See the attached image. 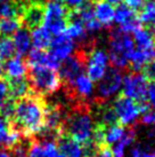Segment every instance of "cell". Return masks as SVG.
Wrapping results in <instances>:
<instances>
[{"label": "cell", "instance_id": "13", "mask_svg": "<svg viewBox=\"0 0 155 157\" xmlns=\"http://www.w3.org/2000/svg\"><path fill=\"white\" fill-rule=\"evenodd\" d=\"M114 22L119 25L120 29L129 33L137 29L138 26H140V22L136 12L128 6L121 4H119L114 10Z\"/></svg>", "mask_w": 155, "mask_h": 157}, {"label": "cell", "instance_id": "1", "mask_svg": "<svg viewBox=\"0 0 155 157\" xmlns=\"http://www.w3.org/2000/svg\"><path fill=\"white\" fill-rule=\"evenodd\" d=\"M46 109V98L31 93L15 100L14 116L9 122L22 136H33L43 128Z\"/></svg>", "mask_w": 155, "mask_h": 157}, {"label": "cell", "instance_id": "17", "mask_svg": "<svg viewBox=\"0 0 155 157\" xmlns=\"http://www.w3.org/2000/svg\"><path fill=\"white\" fill-rule=\"evenodd\" d=\"M94 15L99 24L105 28H111L114 23V6L106 0H96L94 5Z\"/></svg>", "mask_w": 155, "mask_h": 157}, {"label": "cell", "instance_id": "40", "mask_svg": "<svg viewBox=\"0 0 155 157\" xmlns=\"http://www.w3.org/2000/svg\"><path fill=\"white\" fill-rule=\"evenodd\" d=\"M154 31H155V29H154ZM154 35H155V32H154Z\"/></svg>", "mask_w": 155, "mask_h": 157}, {"label": "cell", "instance_id": "25", "mask_svg": "<svg viewBox=\"0 0 155 157\" xmlns=\"http://www.w3.org/2000/svg\"><path fill=\"white\" fill-rule=\"evenodd\" d=\"M31 39H32V45L34 46V48L46 49L47 47H49V44L52 41V35L43 26H40L32 31Z\"/></svg>", "mask_w": 155, "mask_h": 157}, {"label": "cell", "instance_id": "9", "mask_svg": "<svg viewBox=\"0 0 155 157\" xmlns=\"http://www.w3.org/2000/svg\"><path fill=\"white\" fill-rule=\"evenodd\" d=\"M147 79L142 72H128L122 80V95L130 98L138 103H146Z\"/></svg>", "mask_w": 155, "mask_h": 157}, {"label": "cell", "instance_id": "26", "mask_svg": "<svg viewBox=\"0 0 155 157\" xmlns=\"http://www.w3.org/2000/svg\"><path fill=\"white\" fill-rule=\"evenodd\" d=\"M125 128L120 124H115L112 126L105 127L104 132V142L105 144H114L124 135Z\"/></svg>", "mask_w": 155, "mask_h": 157}, {"label": "cell", "instance_id": "11", "mask_svg": "<svg viewBox=\"0 0 155 157\" xmlns=\"http://www.w3.org/2000/svg\"><path fill=\"white\" fill-rule=\"evenodd\" d=\"M45 17V2L31 1L21 15V24L29 31H33L43 24Z\"/></svg>", "mask_w": 155, "mask_h": 157}, {"label": "cell", "instance_id": "35", "mask_svg": "<svg viewBox=\"0 0 155 157\" xmlns=\"http://www.w3.org/2000/svg\"><path fill=\"white\" fill-rule=\"evenodd\" d=\"M5 77V70H4V62H2V59L0 57V78Z\"/></svg>", "mask_w": 155, "mask_h": 157}, {"label": "cell", "instance_id": "12", "mask_svg": "<svg viewBox=\"0 0 155 157\" xmlns=\"http://www.w3.org/2000/svg\"><path fill=\"white\" fill-rule=\"evenodd\" d=\"M75 48L77 46L73 40L65 33H62V35L55 36V38L52 39L50 44H49V52L48 53L60 63L64 59L70 56L71 54H73Z\"/></svg>", "mask_w": 155, "mask_h": 157}, {"label": "cell", "instance_id": "27", "mask_svg": "<svg viewBox=\"0 0 155 157\" xmlns=\"http://www.w3.org/2000/svg\"><path fill=\"white\" fill-rule=\"evenodd\" d=\"M22 26L21 20L17 17L1 18L0 20V35L10 37Z\"/></svg>", "mask_w": 155, "mask_h": 157}, {"label": "cell", "instance_id": "37", "mask_svg": "<svg viewBox=\"0 0 155 157\" xmlns=\"http://www.w3.org/2000/svg\"><path fill=\"white\" fill-rule=\"evenodd\" d=\"M106 1H108L110 4H112V5H119V4H121V1H123V0H106Z\"/></svg>", "mask_w": 155, "mask_h": 157}, {"label": "cell", "instance_id": "31", "mask_svg": "<svg viewBox=\"0 0 155 157\" xmlns=\"http://www.w3.org/2000/svg\"><path fill=\"white\" fill-rule=\"evenodd\" d=\"M8 87H7V83L6 79L0 78V108L2 107L4 102L8 99Z\"/></svg>", "mask_w": 155, "mask_h": 157}, {"label": "cell", "instance_id": "8", "mask_svg": "<svg viewBox=\"0 0 155 157\" xmlns=\"http://www.w3.org/2000/svg\"><path fill=\"white\" fill-rule=\"evenodd\" d=\"M112 107L117 117V122L122 126H134L136 125L138 118L142 115L140 105L135 100L124 95L116 96L113 101Z\"/></svg>", "mask_w": 155, "mask_h": 157}, {"label": "cell", "instance_id": "16", "mask_svg": "<svg viewBox=\"0 0 155 157\" xmlns=\"http://www.w3.org/2000/svg\"><path fill=\"white\" fill-rule=\"evenodd\" d=\"M22 138L8 119L0 115V150H9Z\"/></svg>", "mask_w": 155, "mask_h": 157}, {"label": "cell", "instance_id": "3", "mask_svg": "<svg viewBox=\"0 0 155 157\" xmlns=\"http://www.w3.org/2000/svg\"><path fill=\"white\" fill-rule=\"evenodd\" d=\"M107 39L108 61L116 69L127 70L129 68V59L135 51L131 35L120 28H115L110 31Z\"/></svg>", "mask_w": 155, "mask_h": 157}, {"label": "cell", "instance_id": "7", "mask_svg": "<svg viewBox=\"0 0 155 157\" xmlns=\"http://www.w3.org/2000/svg\"><path fill=\"white\" fill-rule=\"evenodd\" d=\"M88 54L89 53L87 51L77 47L73 54L60 62L58 67V75L62 80V86H69L75 80L78 76L85 74Z\"/></svg>", "mask_w": 155, "mask_h": 157}, {"label": "cell", "instance_id": "28", "mask_svg": "<svg viewBox=\"0 0 155 157\" xmlns=\"http://www.w3.org/2000/svg\"><path fill=\"white\" fill-rule=\"evenodd\" d=\"M15 46L10 37L0 35V57L2 60H9L15 56Z\"/></svg>", "mask_w": 155, "mask_h": 157}, {"label": "cell", "instance_id": "19", "mask_svg": "<svg viewBox=\"0 0 155 157\" xmlns=\"http://www.w3.org/2000/svg\"><path fill=\"white\" fill-rule=\"evenodd\" d=\"M14 46L15 51L18 56L24 57L30 52L32 46V39H31V31L21 26L15 33H14Z\"/></svg>", "mask_w": 155, "mask_h": 157}, {"label": "cell", "instance_id": "24", "mask_svg": "<svg viewBox=\"0 0 155 157\" xmlns=\"http://www.w3.org/2000/svg\"><path fill=\"white\" fill-rule=\"evenodd\" d=\"M140 23L146 24L151 29H155V0H145V2L140 8V13L138 16Z\"/></svg>", "mask_w": 155, "mask_h": 157}, {"label": "cell", "instance_id": "14", "mask_svg": "<svg viewBox=\"0 0 155 157\" xmlns=\"http://www.w3.org/2000/svg\"><path fill=\"white\" fill-rule=\"evenodd\" d=\"M27 157H57L56 141L32 136Z\"/></svg>", "mask_w": 155, "mask_h": 157}, {"label": "cell", "instance_id": "38", "mask_svg": "<svg viewBox=\"0 0 155 157\" xmlns=\"http://www.w3.org/2000/svg\"><path fill=\"white\" fill-rule=\"evenodd\" d=\"M1 1H5V0H0V2H1Z\"/></svg>", "mask_w": 155, "mask_h": 157}, {"label": "cell", "instance_id": "22", "mask_svg": "<svg viewBox=\"0 0 155 157\" xmlns=\"http://www.w3.org/2000/svg\"><path fill=\"white\" fill-rule=\"evenodd\" d=\"M4 70L6 76L5 78H17L26 74L27 64L22 56L15 55L14 57L7 60L6 64H4Z\"/></svg>", "mask_w": 155, "mask_h": 157}, {"label": "cell", "instance_id": "33", "mask_svg": "<svg viewBox=\"0 0 155 157\" xmlns=\"http://www.w3.org/2000/svg\"><path fill=\"white\" fill-rule=\"evenodd\" d=\"M86 1L87 0H64V5L66 6V8L73 12V10L80 8Z\"/></svg>", "mask_w": 155, "mask_h": 157}, {"label": "cell", "instance_id": "23", "mask_svg": "<svg viewBox=\"0 0 155 157\" xmlns=\"http://www.w3.org/2000/svg\"><path fill=\"white\" fill-rule=\"evenodd\" d=\"M154 49H135L129 59V67L132 71L139 72L144 68V66L153 60Z\"/></svg>", "mask_w": 155, "mask_h": 157}, {"label": "cell", "instance_id": "34", "mask_svg": "<svg viewBox=\"0 0 155 157\" xmlns=\"http://www.w3.org/2000/svg\"><path fill=\"white\" fill-rule=\"evenodd\" d=\"M125 6H128L129 8H131L132 10H138L142 7V5L145 2V0H124Z\"/></svg>", "mask_w": 155, "mask_h": 157}, {"label": "cell", "instance_id": "15", "mask_svg": "<svg viewBox=\"0 0 155 157\" xmlns=\"http://www.w3.org/2000/svg\"><path fill=\"white\" fill-rule=\"evenodd\" d=\"M57 157H86L85 149L75 140L67 135H62L56 141Z\"/></svg>", "mask_w": 155, "mask_h": 157}, {"label": "cell", "instance_id": "6", "mask_svg": "<svg viewBox=\"0 0 155 157\" xmlns=\"http://www.w3.org/2000/svg\"><path fill=\"white\" fill-rule=\"evenodd\" d=\"M69 9L63 2L56 0H46L43 28L54 36L64 33L69 22Z\"/></svg>", "mask_w": 155, "mask_h": 157}, {"label": "cell", "instance_id": "30", "mask_svg": "<svg viewBox=\"0 0 155 157\" xmlns=\"http://www.w3.org/2000/svg\"><path fill=\"white\" fill-rule=\"evenodd\" d=\"M146 101L150 107H153V109L155 110V82H150L147 85Z\"/></svg>", "mask_w": 155, "mask_h": 157}, {"label": "cell", "instance_id": "20", "mask_svg": "<svg viewBox=\"0 0 155 157\" xmlns=\"http://www.w3.org/2000/svg\"><path fill=\"white\" fill-rule=\"evenodd\" d=\"M132 39L138 49H154L155 35L151 29L142 28V25L132 31Z\"/></svg>", "mask_w": 155, "mask_h": 157}, {"label": "cell", "instance_id": "29", "mask_svg": "<svg viewBox=\"0 0 155 157\" xmlns=\"http://www.w3.org/2000/svg\"><path fill=\"white\" fill-rule=\"evenodd\" d=\"M142 71L147 80L155 82V60H151L148 63H146Z\"/></svg>", "mask_w": 155, "mask_h": 157}, {"label": "cell", "instance_id": "2", "mask_svg": "<svg viewBox=\"0 0 155 157\" xmlns=\"http://www.w3.org/2000/svg\"><path fill=\"white\" fill-rule=\"evenodd\" d=\"M96 125L94 102H75L66 109L63 135H67L85 146L94 141Z\"/></svg>", "mask_w": 155, "mask_h": 157}, {"label": "cell", "instance_id": "32", "mask_svg": "<svg viewBox=\"0 0 155 157\" xmlns=\"http://www.w3.org/2000/svg\"><path fill=\"white\" fill-rule=\"evenodd\" d=\"M92 157H113V154L111 149L107 147V144H100Z\"/></svg>", "mask_w": 155, "mask_h": 157}, {"label": "cell", "instance_id": "10", "mask_svg": "<svg viewBox=\"0 0 155 157\" xmlns=\"http://www.w3.org/2000/svg\"><path fill=\"white\" fill-rule=\"evenodd\" d=\"M108 64V55L105 48H100L96 46L89 54L87 59L86 70L87 76L92 82H98L104 76L107 70Z\"/></svg>", "mask_w": 155, "mask_h": 157}, {"label": "cell", "instance_id": "21", "mask_svg": "<svg viewBox=\"0 0 155 157\" xmlns=\"http://www.w3.org/2000/svg\"><path fill=\"white\" fill-rule=\"evenodd\" d=\"M136 136H137L136 125L130 126L129 130H125L124 135L117 142L112 144L111 151L113 154V157H125V155H127V148L130 147V146H132Z\"/></svg>", "mask_w": 155, "mask_h": 157}, {"label": "cell", "instance_id": "36", "mask_svg": "<svg viewBox=\"0 0 155 157\" xmlns=\"http://www.w3.org/2000/svg\"><path fill=\"white\" fill-rule=\"evenodd\" d=\"M0 157H12L9 150H0Z\"/></svg>", "mask_w": 155, "mask_h": 157}, {"label": "cell", "instance_id": "39", "mask_svg": "<svg viewBox=\"0 0 155 157\" xmlns=\"http://www.w3.org/2000/svg\"><path fill=\"white\" fill-rule=\"evenodd\" d=\"M154 56H155V49H154Z\"/></svg>", "mask_w": 155, "mask_h": 157}, {"label": "cell", "instance_id": "4", "mask_svg": "<svg viewBox=\"0 0 155 157\" xmlns=\"http://www.w3.org/2000/svg\"><path fill=\"white\" fill-rule=\"evenodd\" d=\"M25 78L31 93L40 96H49L62 88V80L54 69L41 66H27Z\"/></svg>", "mask_w": 155, "mask_h": 157}, {"label": "cell", "instance_id": "18", "mask_svg": "<svg viewBox=\"0 0 155 157\" xmlns=\"http://www.w3.org/2000/svg\"><path fill=\"white\" fill-rule=\"evenodd\" d=\"M8 87V96L14 100H17L21 98L31 94V90L29 83L26 80L25 76L17 77V78H5Z\"/></svg>", "mask_w": 155, "mask_h": 157}, {"label": "cell", "instance_id": "5", "mask_svg": "<svg viewBox=\"0 0 155 157\" xmlns=\"http://www.w3.org/2000/svg\"><path fill=\"white\" fill-rule=\"evenodd\" d=\"M123 76L121 70L114 67L107 68L104 76L98 80V85L94 93V105H104L108 103L114 96L120 93L122 88Z\"/></svg>", "mask_w": 155, "mask_h": 157}]
</instances>
